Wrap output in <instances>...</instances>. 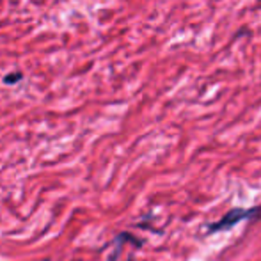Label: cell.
Returning a JSON list of instances; mask_svg holds the SVG:
<instances>
[{
  "label": "cell",
  "instance_id": "1",
  "mask_svg": "<svg viewBox=\"0 0 261 261\" xmlns=\"http://www.w3.org/2000/svg\"><path fill=\"white\" fill-rule=\"evenodd\" d=\"M261 215V206L254 208H231L229 212H226L220 217L217 222H212L206 226V234L220 233V231H227L231 227H234L237 224L244 222V220H254L259 219Z\"/></svg>",
  "mask_w": 261,
  "mask_h": 261
},
{
  "label": "cell",
  "instance_id": "2",
  "mask_svg": "<svg viewBox=\"0 0 261 261\" xmlns=\"http://www.w3.org/2000/svg\"><path fill=\"white\" fill-rule=\"evenodd\" d=\"M16 80H21V73H14V75H7L6 79H4V84H16Z\"/></svg>",
  "mask_w": 261,
  "mask_h": 261
}]
</instances>
